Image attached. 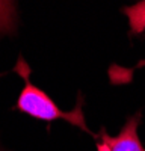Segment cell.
I'll use <instances>...</instances> for the list:
<instances>
[{"label": "cell", "instance_id": "6da1fadb", "mask_svg": "<svg viewBox=\"0 0 145 151\" xmlns=\"http://www.w3.org/2000/svg\"><path fill=\"white\" fill-rule=\"evenodd\" d=\"M14 71L24 80V86L18 95L17 104H15V110H20L21 113H26L27 116H32L38 121H45V122H53L56 119H64L67 122H70L71 125L82 129L83 132H86L92 136H95L86 125L85 121V115L82 110V97L79 95V101L76 104V107L72 110H62L55 101L53 98L48 95L47 92H44L41 88L35 86L30 82V68L27 65V62L23 59V56L18 58L17 65L14 68Z\"/></svg>", "mask_w": 145, "mask_h": 151}, {"label": "cell", "instance_id": "7a4b0ae2", "mask_svg": "<svg viewBox=\"0 0 145 151\" xmlns=\"http://www.w3.org/2000/svg\"><path fill=\"white\" fill-rule=\"evenodd\" d=\"M141 116V112L128 116L116 136H109L104 129H101L100 134L94 136L97 142V151H145L138 134Z\"/></svg>", "mask_w": 145, "mask_h": 151}]
</instances>
